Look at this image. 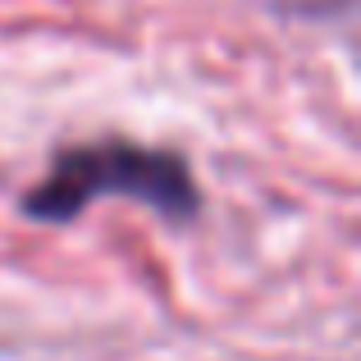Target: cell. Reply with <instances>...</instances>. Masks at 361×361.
I'll return each mask as SVG.
<instances>
[{
  "label": "cell",
  "instance_id": "obj_1",
  "mask_svg": "<svg viewBox=\"0 0 361 361\" xmlns=\"http://www.w3.org/2000/svg\"><path fill=\"white\" fill-rule=\"evenodd\" d=\"M97 197H137L169 220H188L197 211V183L188 174V160L123 137L64 147L51 160V174L23 197V211L32 220L60 224L82 215Z\"/></svg>",
  "mask_w": 361,
  "mask_h": 361
}]
</instances>
